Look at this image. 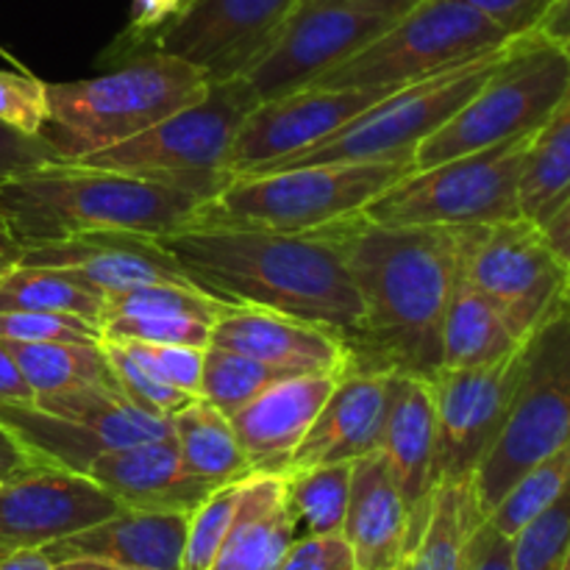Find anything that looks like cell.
<instances>
[{
	"label": "cell",
	"instance_id": "6da1fadb",
	"mask_svg": "<svg viewBox=\"0 0 570 570\" xmlns=\"http://www.w3.org/2000/svg\"><path fill=\"white\" fill-rule=\"evenodd\" d=\"M328 228L365 304L351 367L438 376L465 226H384L356 215Z\"/></svg>",
	"mask_w": 570,
	"mask_h": 570
},
{
	"label": "cell",
	"instance_id": "7a4b0ae2",
	"mask_svg": "<svg viewBox=\"0 0 570 570\" xmlns=\"http://www.w3.org/2000/svg\"><path fill=\"white\" fill-rule=\"evenodd\" d=\"M184 276L228 306H254L317 323L354 343L365 304L332 228L248 232L195 228L159 234Z\"/></svg>",
	"mask_w": 570,
	"mask_h": 570
},
{
	"label": "cell",
	"instance_id": "3957f363",
	"mask_svg": "<svg viewBox=\"0 0 570 570\" xmlns=\"http://www.w3.org/2000/svg\"><path fill=\"white\" fill-rule=\"evenodd\" d=\"M204 198L173 184L53 161L0 184V217L22 248L87 232L173 234Z\"/></svg>",
	"mask_w": 570,
	"mask_h": 570
},
{
	"label": "cell",
	"instance_id": "277c9868",
	"mask_svg": "<svg viewBox=\"0 0 570 570\" xmlns=\"http://www.w3.org/2000/svg\"><path fill=\"white\" fill-rule=\"evenodd\" d=\"M206 89L198 67L142 48L104 76L48 83V120L39 137L61 161L78 159L137 137L204 98Z\"/></svg>",
	"mask_w": 570,
	"mask_h": 570
},
{
	"label": "cell",
	"instance_id": "5b68a950",
	"mask_svg": "<svg viewBox=\"0 0 570 570\" xmlns=\"http://www.w3.org/2000/svg\"><path fill=\"white\" fill-rule=\"evenodd\" d=\"M415 170L412 159L301 165L237 176L198 206L189 226L317 232L362 215L373 198Z\"/></svg>",
	"mask_w": 570,
	"mask_h": 570
},
{
	"label": "cell",
	"instance_id": "8992f818",
	"mask_svg": "<svg viewBox=\"0 0 570 570\" xmlns=\"http://www.w3.org/2000/svg\"><path fill=\"white\" fill-rule=\"evenodd\" d=\"M570 440V287L523 340V371L510 415L471 476L473 504L488 518L543 456Z\"/></svg>",
	"mask_w": 570,
	"mask_h": 570
},
{
	"label": "cell",
	"instance_id": "52a82bcc",
	"mask_svg": "<svg viewBox=\"0 0 570 570\" xmlns=\"http://www.w3.org/2000/svg\"><path fill=\"white\" fill-rule=\"evenodd\" d=\"M259 104L245 78L209 83L206 95L137 137L78 156L76 165L173 184L209 200L228 178V156L239 126Z\"/></svg>",
	"mask_w": 570,
	"mask_h": 570
},
{
	"label": "cell",
	"instance_id": "ba28073f",
	"mask_svg": "<svg viewBox=\"0 0 570 570\" xmlns=\"http://www.w3.org/2000/svg\"><path fill=\"white\" fill-rule=\"evenodd\" d=\"M570 83V56L538 33L515 37L482 87L415 148V170L538 131Z\"/></svg>",
	"mask_w": 570,
	"mask_h": 570
},
{
	"label": "cell",
	"instance_id": "9c48e42d",
	"mask_svg": "<svg viewBox=\"0 0 570 570\" xmlns=\"http://www.w3.org/2000/svg\"><path fill=\"white\" fill-rule=\"evenodd\" d=\"M532 134L410 170L373 198L362 217L384 226H490L523 217L518 193Z\"/></svg>",
	"mask_w": 570,
	"mask_h": 570
},
{
	"label": "cell",
	"instance_id": "30bf717a",
	"mask_svg": "<svg viewBox=\"0 0 570 570\" xmlns=\"http://www.w3.org/2000/svg\"><path fill=\"white\" fill-rule=\"evenodd\" d=\"M493 20L462 0H421L367 48L309 87L401 89L510 42Z\"/></svg>",
	"mask_w": 570,
	"mask_h": 570
},
{
	"label": "cell",
	"instance_id": "8fae6325",
	"mask_svg": "<svg viewBox=\"0 0 570 570\" xmlns=\"http://www.w3.org/2000/svg\"><path fill=\"white\" fill-rule=\"evenodd\" d=\"M510 42L490 50V53L476 56V59L462 61L451 70L438 72V76L395 89L393 95H387L371 109L356 115L354 120L345 122L343 128H337L332 137L267 167V170L301 165H340V161L412 159L417 145L429 134L438 131L482 87L484 78L493 72L501 56L507 53Z\"/></svg>",
	"mask_w": 570,
	"mask_h": 570
},
{
	"label": "cell",
	"instance_id": "7c38bea8",
	"mask_svg": "<svg viewBox=\"0 0 570 570\" xmlns=\"http://www.w3.org/2000/svg\"><path fill=\"white\" fill-rule=\"evenodd\" d=\"M421 0H298L273 48L245 76L259 100L309 87L382 37Z\"/></svg>",
	"mask_w": 570,
	"mask_h": 570
},
{
	"label": "cell",
	"instance_id": "4fadbf2b",
	"mask_svg": "<svg viewBox=\"0 0 570 570\" xmlns=\"http://www.w3.org/2000/svg\"><path fill=\"white\" fill-rule=\"evenodd\" d=\"M462 273L493 301L518 340H527L570 287V267L529 217L465 226Z\"/></svg>",
	"mask_w": 570,
	"mask_h": 570
},
{
	"label": "cell",
	"instance_id": "5bb4252c",
	"mask_svg": "<svg viewBox=\"0 0 570 570\" xmlns=\"http://www.w3.org/2000/svg\"><path fill=\"white\" fill-rule=\"evenodd\" d=\"M298 0H184L148 48L198 67L209 83L245 78L273 48Z\"/></svg>",
	"mask_w": 570,
	"mask_h": 570
},
{
	"label": "cell",
	"instance_id": "9a60e30c",
	"mask_svg": "<svg viewBox=\"0 0 570 570\" xmlns=\"http://www.w3.org/2000/svg\"><path fill=\"white\" fill-rule=\"evenodd\" d=\"M523 371V343L488 367L449 371L432 379L438 406V476L468 482L504 429Z\"/></svg>",
	"mask_w": 570,
	"mask_h": 570
},
{
	"label": "cell",
	"instance_id": "2e32d148",
	"mask_svg": "<svg viewBox=\"0 0 570 570\" xmlns=\"http://www.w3.org/2000/svg\"><path fill=\"white\" fill-rule=\"evenodd\" d=\"M395 89L301 87L278 98L259 100L239 126L228 156V178L262 173L312 145L332 137Z\"/></svg>",
	"mask_w": 570,
	"mask_h": 570
},
{
	"label": "cell",
	"instance_id": "e0dca14e",
	"mask_svg": "<svg viewBox=\"0 0 570 570\" xmlns=\"http://www.w3.org/2000/svg\"><path fill=\"white\" fill-rule=\"evenodd\" d=\"M120 510L122 507L83 473L28 462L0 484V554L45 549Z\"/></svg>",
	"mask_w": 570,
	"mask_h": 570
},
{
	"label": "cell",
	"instance_id": "ac0fdd59",
	"mask_svg": "<svg viewBox=\"0 0 570 570\" xmlns=\"http://www.w3.org/2000/svg\"><path fill=\"white\" fill-rule=\"evenodd\" d=\"M379 451L404 495L412 543L426 521L429 504L440 484L438 406H434L432 379L387 373V410H384Z\"/></svg>",
	"mask_w": 570,
	"mask_h": 570
},
{
	"label": "cell",
	"instance_id": "d6986e66",
	"mask_svg": "<svg viewBox=\"0 0 570 570\" xmlns=\"http://www.w3.org/2000/svg\"><path fill=\"white\" fill-rule=\"evenodd\" d=\"M209 345L237 351L287 376L345 373L351 348L340 334L254 306H228L212 326Z\"/></svg>",
	"mask_w": 570,
	"mask_h": 570
},
{
	"label": "cell",
	"instance_id": "ffe728a7",
	"mask_svg": "<svg viewBox=\"0 0 570 570\" xmlns=\"http://www.w3.org/2000/svg\"><path fill=\"white\" fill-rule=\"evenodd\" d=\"M17 265H42L87 278L104 293L173 282L193 284L173 262L154 234L139 232H87L53 243L31 245Z\"/></svg>",
	"mask_w": 570,
	"mask_h": 570
},
{
	"label": "cell",
	"instance_id": "44dd1931",
	"mask_svg": "<svg viewBox=\"0 0 570 570\" xmlns=\"http://www.w3.org/2000/svg\"><path fill=\"white\" fill-rule=\"evenodd\" d=\"M343 373L287 376L262 390L232 415L234 434L248 456L250 473H287L295 449L315 423Z\"/></svg>",
	"mask_w": 570,
	"mask_h": 570
},
{
	"label": "cell",
	"instance_id": "7402d4cb",
	"mask_svg": "<svg viewBox=\"0 0 570 570\" xmlns=\"http://www.w3.org/2000/svg\"><path fill=\"white\" fill-rule=\"evenodd\" d=\"M384 410L387 373L348 365L295 449L289 471L354 462L376 451L384 429Z\"/></svg>",
	"mask_w": 570,
	"mask_h": 570
},
{
	"label": "cell",
	"instance_id": "603a6c76",
	"mask_svg": "<svg viewBox=\"0 0 570 570\" xmlns=\"http://www.w3.org/2000/svg\"><path fill=\"white\" fill-rule=\"evenodd\" d=\"M83 476L100 484L120 507L150 512H193L217 490L187 473L173 438L104 449Z\"/></svg>",
	"mask_w": 570,
	"mask_h": 570
},
{
	"label": "cell",
	"instance_id": "cb8c5ba5",
	"mask_svg": "<svg viewBox=\"0 0 570 570\" xmlns=\"http://www.w3.org/2000/svg\"><path fill=\"white\" fill-rule=\"evenodd\" d=\"M189 512H150L122 507L106 521L45 546L50 562L106 560L142 570H184Z\"/></svg>",
	"mask_w": 570,
	"mask_h": 570
},
{
	"label": "cell",
	"instance_id": "d4e9b609",
	"mask_svg": "<svg viewBox=\"0 0 570 570\" xmlns=\"http://www.w3.org/2000/svg\"><path fill=\"white\" fill-rule=\"evenodd\" d=\"M356 570H395L410 543V512L382 451L354 460L343 532Z\"/></svg>",
	"mask_w": 570,
	"mask_h": 570
},
{
	"label": "cell",
	"instance_id": "484cf974",
	"mask_svg": "<svg viewBox=\"0 0 570 570\" xmlns=\"http://www.w3.org/2000/svg\"><path fill=\"white\" fill-rule=\"evenodd\" d=\"M295 540L287 473H250L239 482L232 529L209 570H276Z\"/></svg>",
	"mask_w": 570,
	"mask_h": 570
},
{
	"label": "cell",
	"instance_id": "4316f807",
	"mask_svg": "<svg viewBox=\"0 0 570 570\" xmlns=\"http://www.w3.org/2000/svg\"><path fill=\"white\" fill-rule=\"evenodd\" d=\"M33 406L87 429L109 449L170 438V421L145 412L117 384H83L61 393L37 395Z\"/></svg>",
	"mask_w": 570,
	"mask_h": 570
},
{
	"label": "cell",
	"instance_id": "83f0119b",
	"mask_svg": "<svg viewBox=\"0 0 570 570\" xmlns=\"http://www.w3.org/2000/svg\"><path fill=\"white\" fill-rule=\"evenodd\" d=\"M521 343L523 340L512 334L493 301L468 282L460 259V273L443 321V367L471 371V367L495 365L515 354Z\"/></svg>",
	"mask_w": 570,
	"mask_h": 570
},
{
	"label": "cell",
	"instance_id": "f1b7e54d",
	"mask_svg": "<svg viewBox=\"0 0 570 570\" xmlns=\"http://www.w3.org/2000/svg\"><path fill=\"white\" fill-rule=\"evenodd\" d=\"M167 421L181 465L195 479L209 488H223L250 476L248 456L234 434L232 417L223 415L209 401L193 399Z\"/></svg>",
	"mask_w": 570,
	"mask_h": 570
},
{
	"label": "cell",
	"instance_id": "f546056e",
	"mask_svg": "<svg viewBox=\"0 0 570 570\" xmlns=\"http://www.w3.org/2000/svg\"><path fill=\"white\" fill-rule=\"evenodd\" d=\"M482 521L473 504L471 479L438 484L426 521L395 570H462L468 534Z\"/></svg>",
	"mask_w": 570,
	"mask_h": 570
},
{
	"label": "cell",
	"instance_id": "4dcf8cb0",
	"mask_svg": "<svg viewBox=\"0 0 570 570\" xmlns=\"http://www.w3.org/2000/svg\"><path fill=\"white\" fill-rule=\"evenodd\" d=\"M570 195V83L543 126L532 134L521 176V215L543 223Z\"/></svg>",
	"mask_w": 570,
	"mask_h": 570
},
{
	"label": "cell",
	"instance_id": "1f68e13d",
	"mask_svg": "<svg viewBox=\"0 0 570 570\" xmlns=\"http://www.w3.org/2000/svg\"><path fill=\"white\" fill-rule=\"evenodd\" d=\"M106 293L67 271L14 265L0 276V312H61L100 326Z\"/></svg>",
	"mask_w": 570,
	"mask_h": 570
},
{
	"label": "cell",
	"instance_id": "d6a6232c",
	"mask_svg": "<svg viewBox=\"0 0 570 570\" xmlns=\"http://www.w3.org/2000/svg\"><path fill=\"white\" fill-rule=\"evenodd\" d=\"M33 399L83 384H117L104 343H17L3 340Z\"/></svg>",
	"mask_w": 570,
	"mask_h": 570
},
{
	"label": "cell",
	"instance_id": "836d02e7",
	"mask_svg": "<svg viewBox=\"0 0 570 570\" xmlns=\"http://www.w3.org/2000/svg\"><path fill=\"white\" fill-rule=\"evenodd\" d=\"M354 462L315 465L287 473V499L301 534H340L351 493Z\"/></svg>",
	"mask_w": 570,
	"mask_h": 570
},
{
	"label": "cell",
	"instance_id": "e575fe53",
	"mask_svg": "<svg viewBox=\"0 0 570 570\" xmlns=\"http://www.w3.org/2000/svg\"><path fill=\"white\" fill-rule=\"evenodd\" d=\"M570 488V440L566 445H560L557 451H551L549 456L538 462V465L529 468L515 484H512L510 493L499 501L493 512L488 515V521L499 529L507 538H515L534 515L546 510L549 504H554L562 493Z\"/></svg>",
	"mask_w": 570,
	"mask_h": 570
},
{
	"label": "cell",
	"instance_id": "d590c367",
	"mask_svg": "<svg viewBox=\"0 0 570 570\" xmlns=\"http://www.w3.org/2000/svg\"><path fill=\"white\" fill-rule=\"evenodd\" d=\"M228 309L215 295L204 293L195 284H139V287L117 289L106 293L104 309H100V323L111 317L126 315H178V317H198L215 326L217 317Z\"/></svg>",
	"mask_w": 570,
	"mask_h": 570
},
{
	"label": "cell",
	"instance_id": "8d00e7d4",
	"mask_svg": "<svg viewBox=\"0 0 570 570\" xmlns=\"http://www.w3.org/2000/svg\"><path fill=\"white\" fill-rule=\"evenodd\" d=\"M284 379L273 367L250 360V356L237 354V351L206 345L204 351V373H200V399L209 401L212 406L232 417L234 412L243 410L248 401L273 382Z\"/></svg>",
	"mask_w": 570,
	"mask_h": 570
},
{
	"label": "cell",
	"instance_id": "74e56055",
	"mask_svg": "<svg viewBox=\"0 0 570 570\" xmlns=\"http://www.w3.org/2000/svg\"><path fill=\"white\" fill-rule=\"evenodd\" d=\"M570 543V488L512 538L515 570H562Z\"/></svg>",
	"mask_w": 570,
	"mask_h": 570
},
{
	"label": "cell",
	"instance_id": "f35d334b",
	"mask_svg": "<svg viewBox=\"0 0 570 570\" xmlns=\"http://www.w3.org/2000/svg\"><path fill=\"white\" fill-rule=\"evenodd\" d=\"M239 482L212 490L193 512H189L187 546H184V570H209L232 529L237 512Z\"/></svg>",
	"mask_w": 570,
	"mask_h": 570
},
{
	"label": "cell",
	"instance_id": "ab89813d",
	"mask_svg": "<svg viewBox=\"0 0 570 570\" xmlns=\"http://www.w3.org/2000/svg\"><path fill=\"white\" fill-rule=\"evenodd\" d=\"M100 334H104V343H156L206 348L212 340V323L178 315H126L100 323Z\"/></svg>",
	"mask_w": 570,
	"mask_h": 570
},
{
	"label": "cell",
	"instance_id": "60d3db41",
	"mask_svg": "<svg viewBox=\"0 0 570 570\" xmlns=\"http://www.w3.org/2000/svg\"><path fill=\"white\" fill-rule=\"evenodd\" d=\"M104 348L106 356H109L111 373H115L117 379V387H120L134 404L142 406L145 412H154V415L159 417H170L173 412H178L181 406H187L189 401H193V395L159 382L154 373L145 371V367L134 360V354L126 345L104 343Z\"/></svg>",
	"mask_w": 570,
	"mask_h": 570
},
{
	"label": "cell",
	"instance_id": "b9f144b4",
	"mask_svg": "<svg viewBox=\"0 0 570 570\" xmlns=\"http://www.w3.org/2000/svg\"><path fill=\"white\" fill-rule=\"evenodd\" d=\"M0 340L17 343H104L100 326L61 312H0Z\"/></svg>",
	"mask_w": 570,
	"mask_h": 570
},
{
	"label": "cell",
	"instance_id": "7bdbcfd3",
	"mask_svg": "<svg viewBox=\"0 0 570 570\" xmlns=\"http://www.w3.org/2000/svg\"><path fill=\"white\" fill-rule=\"evenodd\" d=\"M48 120V83L22 70H0V122L39 137Z\"/></svg>",
	"mask_w": 570,
	"mask_h": 570
},
{
	"label": "cell",
	"instance_id": "ee69618b",
	"mask_svg": "<svg viewBox=\"0 0 570 570\" xmlns=\"http://www.w3.org/2000/svg\"><path fill=\"white\" fill-rule=\"evenodd\" d=\"M134 354V360L154 373L159 382L200 399V373H204V351L195 345H156V343H120Z\"/></svg>",
	"mask_w": 570,
	"mask_h": 570
},
{
	"label": "cell",
	"instance_id": "f6af8a7d",
	"mask_svg": "<svg viewBox=\"0 0 570 570\" xmlns=\"http://www.w3.org/2000/svg\"><path fill=\"white\" fill-rule=\"evenodd\" d=\"M181 6L184 0H131V14H128L126 31L115 39V45H111L106 56L109 59H115V56L128 59L137 50L148 48L150 39L181 11Z\"/></svg>",
	"mask_w": 570,
	"mask_h": 570
},
{
	"label": "cell",
	"instance_id": "bcb514c9",
	"mask_svg": "<svg viewBox=\"0 0 570 570\" xmlns=\"http://www.w3.org/2000/svg\"><path fill=\"white\" fill-rule=\"evenodd\" d=\"M276 570H356L343 534H301Z\"/></svg>",
	"mask_w": 570,
	"mask_h": 570
},
{
	"label": "cell",
	"instance_id": "7dc6e473",
	"mask_svg": "<svg viewBox=\"0 0 570 570\" xmlns=\"http://www.w3.org/2000/svg\"><path fill=\"white\" fill-rule=\"evenodd\" d=\"M53 161H61L59 154L42 137H28V134L0 122V184L20 173L53 165Z\"/></svg>",
	"mask_w": 570,
	"mask_h": 570
},
{
	"label": "cell",
	"instance_id": "c3c4849f",
	"mask_svg": "<svg viewBox=\"0 0 570 570\" xmlns=\"http://www.w3.org/2000/svg\"><path fill=\"white\" fill-rule=\"evenodd\" d=\"M462 570H515L512 568V538L501 534L493 523L484 518L468 534Z\"/></svg>",
	"mask_w": 570,
	"mask_h": 570
},
{
	"label": "cell",
	"instance_id": "681fc988",
	"mask_svg": "<svg viewBox=\"0 0 570 570\" xmlns=\"http://www.w3.org/2000/svg\"><path fill=\"white\" fill-rule=\"evenodd\" d=\"M462 3L493 20L510 37H523L534 31L551 0H462Z\"/></svg>",
	"mask_w": 570,
	"mask_h": 570
},
{
	"label": "cell",
	"instance_id": "f907efd6",
	"mask_svg": "<svg viewBox=\"0 0 570 570\" xmlns=\"http://www.w3.org/2000/svg\"><path fill=\"white\" fill-rule=\"evenodd\" d=\"M532 33L570 56V0H551Z\"/></svg>",
	"mask_w": 570,
	"mask_h": 570
},
{
	"label": "cell",
	"instance_id": "816d5d0a",
	"mask_svg": "<svg viewBox=\"0 0 570 570\" xmlns=\"http://www.w3.org/2000/svg\"><path fill=\"white\" fill-rule=\"evenodd\" d=\"M9 404H33V393L0 340V406Z\"/></svg>",
	"mask_w": 570,
	"mask_h": 570
},
{
	"label": "cell",
	"instance_id": "f5cc1de1",
	"mask_svg": "<svg viewBox=\"0 0 570 570\" xmlns=\"http://www.w3.org/2000/svg\"><path fill=\"white\" fill-rule=\"evenodd\" d=\"M540 228H543L546 239L557 250V256L570 267V195L540 223Z\"/></svg>",
	"mask_w": 570,
	"mask_h": 570
},
{
	"label": "cell",
	"instance_id": "db71d44e",
	"mask_svg": "<svg viewBox=\"0 0 570 570\" xmlns=\"http://www.w3.org/2000/svg\"><path fill=\"white\" fill-rule=\"evenodd\" d=\"M0 570H53V562L42 549H26L0 554Z\"/></svg>",
	"mask_w": 570,
	"mask_h": 570
},
{
	"label": "cell",
	"instance_id": "11a10c76",
	"mask_svg": "<svg viewBox=\"0 0 570 570\" xmlns=\"http://www.w3.org/2000/svg\"><path fill=\"white\" fill-rule=\"evenodd\" d=\"M22 245L17 243L14 234L9 232V226L3 223V217H0V276H3L9 267H14L17 262L22 259Z\"/></svg>",
	"mask_w": 570,
	"mask_h": 570
},
{
	"label": "cell",
	"instance_id": "9f6ffc18",
	"mask_svg": "<svg viewBox=\"0 0 570 570\" xmlns=\"http://www.w3.org/2000/svg\"><path fill=\"white\" fill-rule=\"evenodd\" d=\"M53 570H142V568L117 566V562L89 560V557H78V560H61V562H53Z\"/></svg>",
	"mask_w": 570,
	"mask_h": 570
},
{
	"label": "cell",
	"instance_id": "6f0895ef",
	"mask_svg": "<svg viewBox=\"0 0 570 570\" xmlns=\"http://www.w3.org/2000/svg\"><path fill=\"white\" fill-rule=\"evenodd\" d=\"M0 454L9 456V460H14V462H28L26 454L20 451V445H17L14 440L9 438V432H3V429H0Z\"/></svg>",
	"mask_w": 570,
	"mask_h": 570
},
{
	"label": "cell",
	"instance_id": "680465c9",
	"mask_svg": "<svg viewBox=\"0 0 570 570\" xmlns=\"http://www.w3.org/2000/svg\"><path fill=\"white\" fill-rule=\"evenodd\" d=\"M22 465H28V462H14V460H9V456L0 454V484L6 482V476H9L11 471H17V468H22Z\"/></svg>",
	"mask_w": 570,
	"mask_h": 570
},
{
	"label": "cell",
	"instance_id": "91938a15",
	"mask_svg": "<svg viewBox=\"0 0 570 570\" xmlns=\"http://www.w3.org/2000/svg\"><path fill=\"white\" fill-rule=\"evenodd\" d=\"M0 56H3V59H9V61H14V65H20V61H17L14 56H11L9 50H6V48H0ZM20 67H22V65H20Z\"/></svg>",
	"mask_w": 570,
	"mask_h": 570
},
{
	"label": "cell",
	"instance_id": "94428289",
	"mask_svg": "<svg viewBox=\"0 0 570 570\" xmlns=\"http://www.w3.org/2000/svg\"><path fill=\"white\" fill-rule=\"evenodd\" d=\"M562 570H570V543H568V551H566V560H562Z\"/></svg>",
	"mask_w": 570,
	"mask_h": 570
}]
</instances>
